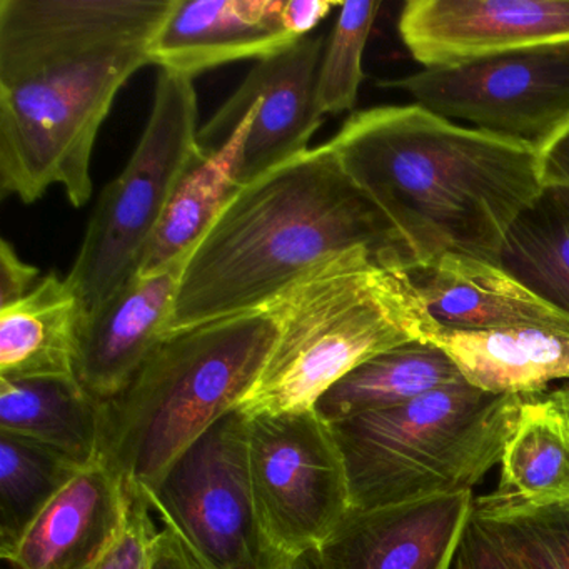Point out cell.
Returning <instances> with one entry per match:
<instances>
[{
	"label": "cell",
	"mask_w": 569,
	"mask_h": 569,
	"mask_svg": "<svg viewBox=\"0 0 569 569\" xmlns=\"http://www.w3.org/2000/svg\"><path fill=\"white\" fill-rule=\"evenodd\" d=\"M284 0H176L152 46V64L196 76L229 62L262 59L295 44Z\"/></svg>",
	"instance_id": "15"
},
{
	"label": "cell",
	"mask_w": 569,
	"mask_h": 569,
	"mask_svg": "<svg viewBox=\"0 0 569 569\" xmlns=\"http://www.w3.org/2000/svg\"><path fill=\"white\" fill-rule=\"evenodd\" d=\"M276 569H325V566L318 551H309L298 558L281 559Z\"/></svg>",
	"instance_id": "34"
},
{
	"label": "cell",
	"mask_w": 569,
	"mask_h": 569,
	"mask_svg": "<svg viewBox=\"0 0 569 569\" xmlns=\"http://www.w3.org/2000/svg\"><path fill=\"white\" fill-rule=\"evenodd\" d=\"M39 276L41 271L22 261L8 239L0 241V309L26 298L38 284Z\"/></svg>",
	"instance_id": "30"
},
{
	"label": "cell",
	"mask_w": 569,
	"mask_h": 569,
	"mask_svg": "<svg viewBox=\"0 0 569 569\" xmlns=\"http://www.w3.org/2000/svg\"><path fill=\"white\" fill-rule=\"evenodd\" d=\"M151 569H199L181 539L168 528H161Z\"/></svg>",
	"instance_id": "33"
},
{
	"label": "cell",
	"mask_w": 569,
	"mask_h": 569,
	"mask_svg": "<svg viewBox=\"0 0 569 569\" xmlns=\"http://www.w3.org/2000/svg\"><path fill=\"white\" fill-rule=\"evenodd\" d=\"M341 4L325 2V0H284L282 19L289 34L296 39L308 38L311 31L318 28L322 19L328 18L329 12Z\"/></svg>",
	"instance_id": "32"
},
{
	"label": "cell",
	"mask_w": 569,
	"mask_h": 569,
	"mask_svg": "<svg viewBox=\"0 0 569 569\" xmlns=\"http://www.w3.org/2000/svg\"><path fill=\"white\" fill-rule=\"evenodd\" d=\"M499 268L569 316V208L546 191L509 229Z\"/></svg>",
	"instance_id": "25"
},
{
	"label": "cell",
	"mask_w": 569,
	"mask_h": 569,
	"mask_svg": "<svg viewBox=\"0 0 569 569\" xmlns=\"http://www.w3.org/2000/svg\"><path fill=\"white\" fill-rule=\"evenodd\" d=\"M278 328L271 355L241 409L258 415L312 411L369 359L436 328L408 264L371 248L329 256L261 309Z\"/></svg>",
	"instance_id": "4"
},
{
	"label": "cell",
	"mask_w": 569,
	"mask_h": 569,
	"mask_svg": "<svg viewBox=\"0 0 569 569\" xmlns=\"http://www.w3.org/2000/svg\"><path fill=\"white\" fill-rule=\"evenodd\" d=\"M472 491L351 509L319 549L325 569H452Z\"/></svg>",
	"instance_id": "13"
},
{
	"label": "cell",
	"mask_w": 569,
	"mask_h": 569,
	"mask_svg": "<svg viewBox=\"0 0 569 569\" xmlns=\"http://www.w3.org/2000/svg\"><path fill=\"white\" fill-rule=\"evenodd\" d=\"M82 468L58 449L0 432V556L4 561Z\"/></svg>",
	"instance_id": "24"
},
{
	"label": "cell",
	"mask_w": 569,
	"mask_h": 569,
	"mask_svg": "<svg viewBox=\"0 0 569 569\" xmlns=\"http://www.w3.org/2000/svg\"><path fill=\"white\" fill-rule=\"evenodd\" d=\"M422 69L569 42V0H409L398 22Z\"/></svg>",
	"instance_id": "12"
},
{
	"label": "cell",
	"mask_w": 569,
	"mask_h": 569,
	"mask_svg": "<svg viewBox=\"0 0 569 569\" xmlns=\"http://www.w3.org/2000/svg\"><path fill=\"white\" fill-rule=\"evenodd\" d=\"M432 321L456 331L542 326L569 331V316L481 259L448 254L412 272Z\"/></svg>",
	"instance_id": "17"
},
{
	"label": "cell",
	"mask_w": 569,
	"mask_h": 569,
	"mask_svg": "<svg viewBox=\"0 0 569 569\" xmlns=\"http://www.w3.org/2000/svg\"><path fill=\"white\" fill-rule=\"evenodd\" d=\"M326 39L311 34L258 61L231 98L199 128L202 154L224 148L248 112L251 124L239 169L242 186L309 151L326 118L318 96Z\"/></svg>",
	"instance_id": "11"
},
{
	"label": "cell",
	"mask_w": 569,
	"mask_h": 569,
	"mask_svg": "<svg viewBox=\"0 0 569 569\" xmlns=\"http://www.w3.org/2000/svg\"><path fill=\"white\" fill-rule=\"evenodd\" d=\"M448 355L429 341L381 352L332 386L316 411L328 422L405 405L432 389L462 381Z\"/></svg>",
	"instance_id": "22"
},
{
	"label": "cell",
	"mask_w": 569,
	"mask_h": 569,
	"mask_svg": "<svg viewBox=\"0 0 569 569\" xmlns=\"http://www.w3.org/2000/svg\"><path fill=\"white\" fill-rule=\"evenodd\" d=\"M176 0H0V192L92 196L99 131Z\"/></svg>",
	"instance_id": "1"
},
{
	"label": "cell",
	"mask_w": 569,
	"mask_h": 569,
	"mask_svg": "<svg viewBox=\"0 0 569 569\" xmlns=\"http://www.w3.org/2000/svg\"><path fill=\"white\" fill-rule=\"evenodd\" d=\"M452 569H522L515 556L505 548L498 536L491 531L472 509L468 528L462 536Z\"/></svg>",
	"instance_id": "29"
},
{
	"label": "cell",
	"mask_w": 569,
	"mask_h": 569,
	"mask_svg": "<svg viewBox=\"0 0 569 569\" xmlns=\"http://www.w3.org/2000/svg\"><path fill=\"white\" fill-rule=\"evenodd\" d=\"M278 328L264 311L166 336L131 381L101 401L98 459L129 496H146L176 459L258 381Z\"/></svg>",
	"instance_id": "5"
},
{
	"label": "cell",
	"mask_w": 569,
	"mask_h": 569,
	"mask_svg": "<svg viewBox=\"0 0 569 569\" xmlns=\"http://www.w3.org/2000/svg\"><path fill=\"white\" fill-rule=\"evenodd\" d=\"M416 104L541 148L569 124V42L382 82Z\"/></svg>",
	"instance_id": "10"
},
{
	"label": "cell",
	"mask_w": 569,
	"mask_h": 569,
	"mask_svg": "<svg viewBox=\"0 0 569 569\" xmlns=\"http://www.w3.org/2000/svg\"><path fill=\"white\" fill-rule=\"evenodd\" d=\"M359 246L415 272L401 232L338 156L309 149L222 206L186 261L166 336L261 311L302 272Z\"/></svg>",
	"instance_id": "3"
},
{
	"label": "cell",
	"mask_w": 569,
	"mask_h": 569,
	"mask_svg": "<svg viewBox=\"0 0 569 569\" xmlns=\"http://www.w3.org/2000/svg\"><path fill=\"white\" fill-rule=\"evenodd\" d=\"M101 401L76 379H0V432L41 442L79 465L98 459Z\"/></svg>",
	"instance_id": "20"
},
{
	"label": "cell",
	"mask_w": 569,
	"mask_h": 569,
	"mask_svg": "<svg viewBox=\"0 0 569 569\" xmlns=\"http://www.w3.org/2000/svg\"><path fill=\"white\" fill-rule=\"evenodd\" d=\"M199 569H276L249 471L248 416L216 421L144 496Z\"/></svg>",
	"instance_id": "8"
},
{
	"label": "cell",
	"mask_w": 569,
	"mask_h": 569,
	"mask_svg": "<svg viewBox=\"0 0 569 569\" xmlns=\"http://www.w3.org/2000/svg\"><path fill=\"white\" fill-rule=\"evenodd\" d=\"M339 9L319 68V106L325 116H338L356 108L359 88L365 81L362 58L381 2H345Z\"/></svg>",
	"instance_id": "27"
},
{
	"label": "cell",
	"mask_w": 569,
	"mask_h": 569,
	"mask_svg": "<svg viewBox=\"0 0 569 569\" xmlns=\"http://www.w3.org/2000/svg\"><path fill=\"white\" fill-rule=\"evenodd\" d=\"M548 396L549 399L555 402L556 408H558V411L561 412L562 418L566 419L569 426V382L549 392Z\"/></svg>",
	"instance_id": "35"
},
{
	"label": "cell",
	"mask_w": 569,
	"mask_h": 569,
	"mask_svg": "<svg viewBox=\"0 0 569 569\" xmlns=\"http://www.w3.org/2000/svg\"><path fill=\"white\" fill-rule=\"evenodd\" d=\"M184 264L136 274L79 328L76 376L98 401L126 388L152 349L164 339Z\"/></svg>",
	"instance_id": "14"
},
{
	"label": "cell",
	"mask_w": 569,
	"mask_h": 569,
	"mask_svg": "<svg viewBox=\"0 0 569 569\" xmlns=\"http://www.w3.org/2000/svg\"><path fill=\"white\" fill-rule=\"evenodd\" d=\"M542 184L569 208V124L539 148Z\"/></svg>",
	"instance_id": "31"
},
{
	"label": "cell",
	"mask_w": 569,
	"mask_h": 569,
	"mask_svg": "<svg viewBox=\"0 0 569 569\" xmlns=\"http://www.w3.org/2000/svg\"><path fill=\"white\" fill-rule=\"evenodd\" d=\"M259 522L276 558L319 551L352 509L345 458L316 409L248 418Z\"/></svg>",
	"instance_id": "9"
},
{
	"label": "cell",
	"mask_w": 569,
	"mask_h": 569,
	"mask_svg": "<svg viewBox=\"0 0 569 569\" xmlns=\"http://www.w3.org/2000/svg\"><path fill=\"white\" fill-rule=\"evenodd\" d=\"M249 124L248 112L224 148L204 156L182 179L144 252L138 274L186 264L222 206L242 186L239 169Z\"/></svg>",
	"instance_id": "21"
},
{
	"label": "cell",
	"mask_w": 569,
	"mask_h": 569,
	"mask_svg": "<svg viewBox=\"0 0 569 569\" xmlns=\"http://www.w3.org/2000/svg\"><path fill=\"white\" fill-rule=\"evenodd\" d=\"M525 399L462 379L395 408L329 422L352 509L472 491L501 462Z\"/></svg>",
	"instance_id": "6"
},
{
	"label": "cell",
	"mask_w": 569,
	"mask_h": 569,
	"mask_svg": "<svg viewBox=\"0 0 569 569\" xmlns=\"http://www.w3.org/2000/svg\"><path fill=\"white\" fill-rule=\"evenodd\" d=\"M475 515L522 569H569V505L531 506L491 492L475 499Z\"/></svg>",
	"instance_id": "26"
},
{
	"label": "cell",
	"mask_w": 569,
	"mask_h": 569,
	"mask_svg": "<svg viewBox=\"0 0 569 569\" xmlns=\"http://www.w3.org/2000/svg\"><path fill=\"white\" fill-rule=\"evenodd\" d=\"M84 315L71 282L54 271L21 301L0 309V379L78 381L76 355Z\"/></svg>",
	"instance_id": "19"
},
{
	"label": "cell",
	"mask_w": 569,
	"mask_h": 569,
	"mask_svg": "<svg viewBox=\"0 0 569 569\" xmlns=\"http://www.w3.org/2000/svg\"><path fill=\"white\" fill-rule=\"evenodd\" d=\"M495 492L531 506L569 505V426L548 395L522 402Z\"/></svg>",
	"instance_id": "23"
},
{
	"label": "cell",
	"mask_w": 569,
	"mask_h": 569,
	"mask_svg": "<svg viewBox=\"0 0 569 569\" xmlns=\"http://www.w3.org/2000/svg\"><path fill=\"white\" fill-rule=\"evenodd\" d=\"M161 528L144 496H131L128 518L114 545L88 569H151Z\"/></svg>",
	"instance_id": "28"
},
{
	"label": "cell",
	"mask_w": 569,
	"mask_h": 569,
	"mask_svg": "<svg viewBox=\"0 0 569 569\" xmlns=\"http://www.w3.org/2000/svg\"><path fill=\"white\" fill-rule=\"evenodd\" d=\"M326 144L401 232L415 272L448 254L498 266L509 229L545 194L535 144L416 102L355 112Z\"/></svg>",
	"instance_id": "2"
},
{
	"label": "cell",
	"mask_w": 569,
	"mask_h": 569,
	"mask_svg": "<svg viewBox=\"0 0 569 569\" xmlns=\"http://www.w3.org/2000/svg\"><path fill=\"white\" fill-rule=\"evenodd\" d=\"M198 119L194 79L159 69L144 132L124 171L99 194L66 278L86 315L138 274L172 196L204 158Z\"/></svg>",
	"instance_id": "7"
},
{
	"label": "cell",
	"mask_w": 569,
	"mask_h": 569,
	"mask_svg": "<svg viewBox=\"0 0 569 569\" xmlns=\"http://www.w3.org/2000/svg\"><path fill=\"white\" fill-rule=\"evenodd\" d=\"M131 496L99 459L82 468L29 526L11 569H88L124 528Z\"/></svg>",
	"instance_id": "16"
},
{
	"label": "cell",
	"mask_w": 569,
	"mask_h": 569,
	"mask_svg": "<svg viewBox=\"0 0 569 569\" xmlns=\"http://www.w3.org/2000/svg\"><path fill=\"white\" fill-rule=\"evenodd\" d=\"M455 362L466 382L492 395L539 396L569 381V331L512 326L456 331L436 326L428 338Z\"/></svg>",
	"instance_id": "18"
}]
</instances>
